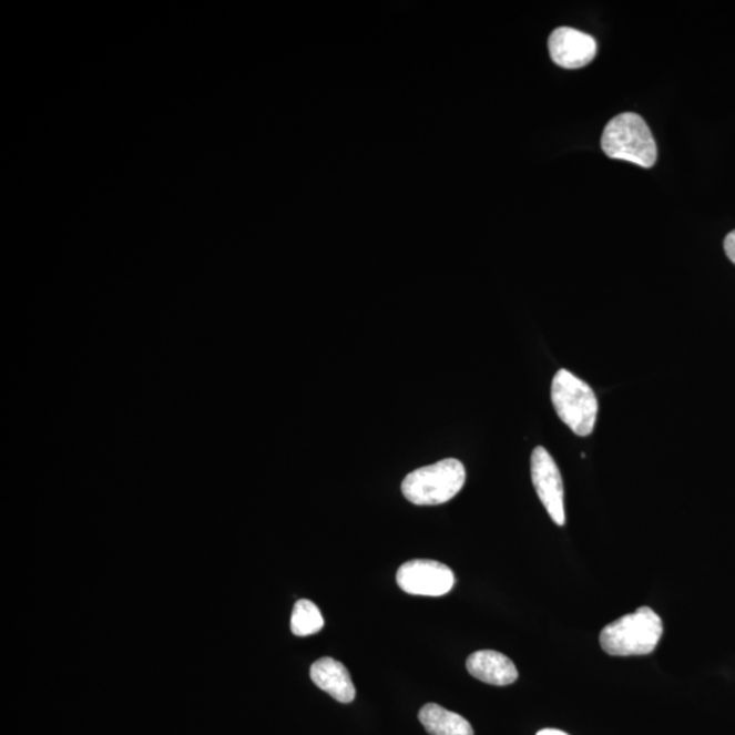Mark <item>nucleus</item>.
Returning a JSON list of instances; mask_svg holds the SVG:
<instances>
[{"label":"nucleus","instance_id":"10","mask_svg":"<svg viewBox=\"0 0 735 735\" xmlns=\"http://www.w3.org/2000/svg\"><path fill=\"white\" fill-rule=\"evenodd\" d=\"M418 719L430 735H474L468 719L438 704L423 705Z\"/></svg>","mask_w":735,"mask_h":735},{"label":"nucleus","instance_id":"9","mask_svg":"<svg viewBox=\"0 0 735 735\" xmlns=\"http://www.w3.org/2000/svg\"><path fill=\"white\" fill-rule=\"evenodd\" d=\"M310 680L337 702L348 704L355 701L356 688L348 668L333 659H321L310 666Z\"/></svg>","mask_w":735,"mask_h":735},{"label":"nucleus","instance_id":"4","mask_svg":"<svg viewBox=\"0 0 735 735\" xmlns=\"http://www.w3.org/2000/svg\"><path fill=\"white\" fill-rule=\"evenodd\" d=\"M552 404L560 420L573 433H593L598 417V399L593 388L566 369H560L552 381Z\"/></svg>","mask_w":735,"mask_h":735},{"label":"nucleus","instance_id":"3","mask_svg":"<svg viewBox=\"0 0 735 735\" xmlns=\"http://www.w3.org/2000/svg\"><path fill=\"white\" fill-rule=\"evenodd\" d=\"M465 482L462 462L448 458L411 471L402 482V493L416 506H439L456 498Z\"/></svg>","mask_w":735,"mask_h":735},{"label":"nucleus","instance_id":"11","mask_svg":"<svg viewBox=\"0 0 735 735\" xmlns=\"http://www.w3.org/2000/svg\"><path fill=\"white\" fill-rule=\"evenodd\" d=\"M323 626H325V619L314 602L308 600L296 602L290 620L293 635L302 637L315 635L323 630Z\"/></svg>","mask_w":735,"mask_h":735},{"label":"nucleus","instance_id":"5","mask_svg":"<svg viewBox=\"0 0 735 735\" xmlns=\"http://www.w3.org/2000/svg\"><path fill=\"white\" fill-rule=\"evenodd\" d=\"M531 480L538 498L558 525L565 524L564 483L558 465L547 448L538 446L531 453Z\"/></svg>","mask_w":735,"mask_h":735},{"label":"nucleus","instance_id":"6","mask_svg":"<svg viewBox=\"0 0 735 735\" xmlns=\"http://www.w3.org/2000/svg\"><path fill=\"white\" fill-rule=\"evenodd\" d=\"M397 583L405 593L421 596H443L456 584V575L435 560H411L400 565Z\"/></svg>","mask_w":735,"mask_h":735},{"label":"nucleus","instance_id":"13","mask_svg":"<svg viewBox=\"0 0 735 735\" xmlns=\"http://www.w3.org/2000/svg\"><path fill=\"white\" fill-rule=\"evenodd\" d=\"M537 735H568V734L558 731V728H543V731L538 732Z\"/></svg>","mask_w":735,"mask_h":735},{"label":"nucleus","instance_id":"1","mask_svg":"<svg viewBox=\"0 0 735 735\" xmlns=\"http://www.w3.org/2000/svg\"><path fill=\"white\" fill-rule=\"evenodd\" d=\"M662 635L660 615L653 609L643 606L606 625L601 632L600 642L609 655H647L656 649Z\"/></svg>","mask_w":735,"mask_h":735},{"label":"nucleus","instance_id":"8","mask_svg":"<svg viewBox=\"0 0 735 735\" xmlns=\"http://www.w3.org/2000/svg\"><path fill=\"white\" fill-rule=\"evenodd\" d=\"M466 667L474 678L482 683L496 686H506L515 683L518 671L513 662L498 651L482 650L471 654Z\"/></svg>","mask_w":735,"mask_h":735},{"label":"nucleus","instance_id":"7","mask_svg":"<svg viewBox=\"0 0 735 735\" xmlns=\"http://www.w3.org/2000/svg\"><path fill=\"white\" fill-rule=\"evenodd\" d=\"M548 47L552 61L566 70L584 68L594 61L598 52L593 35L568 27L554 29Z\"/></svg>","mask_w":735,"mask_h":735},{"label":"nucleus","instance_id":"2","mask_svg":"<svg viewBox=\"0 0 735 735\" xmlns=\"http://www.w3.org/2000/svg\"><path fill=\"white\" fill-rule=\"evenodd\" d=\"M602 151L613 160L653 169L659 157L656 143L647 123L637 113L624 112L612 119L603 130Z\"/></svg>","mask_w":735,"mask_h":735},{"label":"nucleus","instance_id":"12","mask_svg":"<svg viewBox=\"0 0 735 735\" xmlns=\"http://www.w3.org/2000/svg\"><path fill=\"white\" fill-rule=\"evenodd\" d=\"M725 253L727 258L731 259L735 265V231L728 233L725 238Z\"/></svg>","mask_w":735,"mask_h":735}]
</instances>
